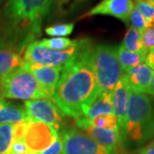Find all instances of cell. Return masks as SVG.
<instances>
[{
  "instance_id": "cell-9",
  "label": "cell",
  "mask_w": 154,
  "mask_h": 154,
  "mask_svg": "<svg viewBox=\"0 0 154 154\" xmlns=\"http://www.w3.org/2000/svg\"><path fill=\"white\" fill-rule=\"evenodd\" d=\"M59 134L52 127L42 122L29 120L24 142L32 152H41L49 147Z\"/></svg>"
},
{
  "instance_id": "cell-19",
  "label": "cell",
  "mask_w": 154,
  "mask_h": 154,
  "mask_svg": "<svg viewBox=\"0 0 154 154\" xmlns=\"http://www.w3.org/2000/svg\"><path fill=\"white\" fill-rule=\"evenodd\" d=\"M116 51H117V57L123 73H126L130 69L144 63L146 59L145 55L132 52L122 47L121 45L116 46Z\"/></svg>"
},
{
  "instance_id": "cell-13",
  "label": "cell",
  "mask_w": 154,
  "mask_h": 154,
  "mask_svg": "<svg viewBox=\"0 0 154 154\" xmlns=\"http://www.w3.org/2000/svg\"><path fill=\"white\" fill-rule=\"evenodd\" d=\"M154 71L146 63H140L124 73L132 92L152 96V79Z\"/></svg>"
},
{
  "instance_id": "cell-31",
  "label": "cell",
  "mask_w": 154,
  "mask_h": 154,
  "mask_svg": "<svg viewBox=\"0 0 154 154\" xmlns=\"http://www.w3.org/2000/svg\"><path fill=\"white\" fill-rule=\"evenodd\" d=\"M132 154H154V140L148 144L136 149Z\"/></svg>"
},
{
  "instance_id": "cell-37",
  "label": "cell",
  "mask_w": 154,
  "mask_h": 154,
  "mask_svg": "<svg viewBox=\"0 0 154 154\" xmlns=\"http://www.w3.org/2000/svg\"><path fill=\"white\" fill-rule=\"evenodd\" d=\"M152 27L154 28V19H153V21H152Z\"/></svg>"
},
{
  "instance_id": "cell-11",
  "label": "cell",
  "mask_w": 154,
  "mask_h": 154,
  "mask_svg": "<svg viewBox=\"0 0 154 154\" xmlns=\"http://www.w3.org/2000/svg\"><path fill=\"white\" fill-rule=\"evenodd\" d=\"M134 7V4L133 0H101L98 5L82 15L80 19L99 15L110 16L116 17L126 25H128L129 17Z\"/></svg>"
},
{
  "instance_id": "cell-1",
  "label": "cell",
  "mask_w": 154,
  "mask_h": 154,
  "mask_svg": "<svg viewBox=\"0 0 154 154\" xmlns=\"http://www.w3.org/2000/svg\"><path fill=\"white\" fill-rule=\"evenodd\" d=\"M52 0H7L0 13V39L3 47L21 52L40 36Z\"/></svg>"
},
{
  "instance_id": "cell-28",
  "label": "cell",
  "mask_w": 154,
  "mask_h": 154,
  "mask_svg": "<svg viewBox=\"0 0 154 154\" xmlns=\"http://www.w3.org/2000/svg\"><path fill=\"white\" fill-rule=\"evenodd\" d=\"M30 120V119H29ZM29 120L20 122L13 124V141L14 140H23L27 132Z\"/></svg>"
},
{
  "instance_id": "cell-2",
  "label": "cell",
  "mask_w": 154,
  "mask_h": 154,
  "mask_svg": "<svg viewBox=\"0 0 154 154\" xmlns=\"http://www.w3.org/2000/svg\"><path fill=\"white\" fill-rule=\"evenodd\" d=\"M89 47L63 69L52 101L64 115L75 119L84 117L99 94L95 76L88 61Z\"/></svg>"
},
{
  "instance_id": "cell-21",
  "label": "cell",
  "mask_w": 154,
  "mask_h": 154,
  "mask_svg": "<svg viewBox=\"0 0 154 154\" xmlns=\"http://www.w3.org/2000/svg\"><path fill=\"white\" fill-rule=\"evenodd\" d=\"M87 0H52L51 9L56 17L69 15Z\"/></svg>"
},
{
  "instance_id": "cell-34",
  "label": "cell",
  "mask_w": 154,
  "mask_h": 154,
  "mask_svg": "<svg viewBox=\"0 0 154 154\" xmlns=\"http://www.w3.org/2000/svg\"><path fill=\"white\" fill-rule=\"evenodd\" d=\"M152 91H153V95H154V73H153V75H152Z\"/></svg>"
},
{
  "instance_id": "cell-22",
  "label": "cell",
  "mask_w": 154,
  "mask_h": 154,
  "mask_svg": "<svg viewBox=\"0 0 154 154\" xmlns=\"http://www.w3.org/2000/svg\"><path fill=\"white\" fill-rule=\"evenodd\" d=\"M77 39L72 40L68 38H43L38 43L42 46H45L46 48H49L51 50H57V51H62V50H66L68 48H70L73 45L76 44Z\"/></svg>"
},
{
  "instance_id": "cell-7",
  "label": "cell",
  "mask_w": 154,
  "mask_h": 154,
  "mask_svg": "<svg viewBox=\"0 0 154 154\" xmlns=\"http://www.w3.org/2000/svg\"><path fill=\"white\" fill-rule=\"evenodd\" d=\"M62 154H116L97 143L82 129L65 128L60 135Z\"/></svg>"
},
{
  "instance_id": "cell-18",
  "label": "cell",
  "mask_w": 154,
  "mask_h": 154,
  "mask_svg": "<svg viewBox=\"0 0 154 154\" xmlns=\"http://www.w3.org/2000/svg\"><path fill=\"white\" fill-rule=\"evenodd\" d=\"M76 125L81 129L89 126L97 127L100 128H105L109 130H118L117 121L113 114H107V115H101L95 117L94 119H88V118H80L76 120Z\"/></svg>"
},
{
  "instance_id": "cell-6",
  "label": "cell",
  "mask_w": 154,
  "mask_h": 154,
  "mask_svg": "<svg viewBox=\"0 0 154 154\" xmlns=\"http://www.w3.org/2000/svg\"><path fill=\"white\" fill-rule=\"evenodd\" d=\"M0 99L32 100L52 99L39 86L33 74L22 65L3 81L0 88Z\"/></svg>"
},
{
  "instance_id": "cell-25",
  "label": "cell",
  "mask_w": 154,
  "mask_h": 154,
  "mask_svg": "<svg viewBox=\"0 0 154 154\" xmlns=\"http://www.w3.org/2000/svg\"><path fill=\"white\" fill-rule=\"evenodd\" d=\"M129 22L132 25L131 27L135 28L140 33H142V32L147 27H150V25L146 22L143 16L140 14V11H138L135 6L134 7V9L131 11L130 17H129Z\"/></svg>"
},
{
  "instance_id": "cell-23",
  "label": "cell",
  "mask_w": 154,
  "mask_h": 154,
  "mask_svg": "<svg viewBox=\"0 0 154 154\" xmlns=\"http://www.w3.org/2000/svg\"><path fill=\"white\" fill-rule=\"evenodd\" d=\"M13 142V124H0V154H8Z\"/></svg>"
},
{
  "instance_id": "cell-38",
  "label": "cell",
  "mask_w": 154,
  "mask_h": 154,
  "mask_svg": "<svg viewBox=\"0 0 154 154\" xmlns=\"http://www.w3.org/2000/svg\"><path fill=\"white\" fill-rule=\"evenodd\" d=\"M3 1H4V0H0V3H1V2H3Z\"/></svg>"
},
{
  "instance_id": "cell-33",
  "label": "cell",
  "mask_w": 154,
  "mask_h": 154,
  "mask_svg": "<svg viewBox=\"0 0 154 154\" xmlns=\"http://www.w3.org/2000/svg\"><path fill=\"white\" fill-rule=\"evenodd\" d=\"M135 1H139V2H141L143 4L154 7V0H135Z\"/></svg>"
},
{
  "instance_id": "cell-12",
  "label": "cell",
  "mask_w": 154,
  "mask_h": 154,
  "mask_svg": "<svg viewBox=\"0 0 154 154\" xmlns=\"http://www.w3.org/2000/svg\"><path fill=\"white\" fill-rule=\"evenodd\" d=\"M23 66L27 68L33 74L39 86L43 88L45 92L52 99V95L54 94L57 84L58 82L63 68L45 66L28 63H24Z\"/></svg>"
},
{
  "instance_id": "cell-24",
  "label": "cell",
  "mask_w": 154,
  "mask_h": 154,
  "mask_svg": "<svg viewBox=\"0 0 154 154\" xmlns=\"http://www.w3.org/2000/svg\"><path fill=\"white\" fill-rule=\"evenodd\" d=\"M75 28L74 22L69 23H57L52 26H49L45 29V33L51 37L57 38H65L70 35Z\"/></svg>"
},
{
  "instance_id": "cell-3",
  "label": "cell",
  "mask_w": 154,
  "mask_h": 154,
  "mask_svg": "<svg viewBox=\"0 0 154 154\" xmlns=\"http://www.w3.org/2000/svg\"><path fill=\"white\" fill-rule=\"evenodd\" d=\"M154 138V105L152 98L132 92L127 112L125 145L143 146Z\"/></svg>"
},
{
  "instance_id": "cell-26",
  "label": "cell",
  "mask_w": 154,
  "mask_h": 154,
  "mask_svg": "<svg viewBox=\"0 0 154 154\" xmlns=\"http://www.w3.org/2000/svg\"><path fill=\"white\" fill-rule=\"evenodd\" d=\"M134 6L137 8L138 11H140V14L143 16L146 22L150 26H152V21L154 19V7L143 4V3L139 2V1H135V0H134Z\"/></svg>"
},
{
  "instance_id": "cell-27",
  "label": "cell",
  "mask_w": 154,
  "mask_h": 154,
  "mask_svg": "<svg viewBox=\"0 0 154 154\" xmlns=\"http://www.w3.org/2000/svg\"><path fill=\"white\" fill-rule=\"evenodd\" d=\"M141 41L145 50L149 51L154 47V28L147 27L141 33Z\"/></svg>"
},
{
  "instance_id": "cell-10",
  "label": "cell",
  "mask_w": 154,
  "mask_h": 154,
  "mask_svg": "<svg viewBox=\"0 0 154 154\" xmlns=\"http://www.w3.org/2000/svg\"><path fill=\"white\" fill-rule=\"evenodd\" d=\"M132 90L129 87L126 76L123 73L122 76L116 84L112 91L113 98V112L117 121L118 130L122 143L125 146V133H126L127 112L129 98Z\"/></svg>"
},
{
  "instance_id": "cell-5",
  "label": "cell",
  "mask_w": 154,
  "mask_h": 154,
  "mask_svg": "<svg viewBox=\"0 0 154 154\" xmlns=\"http://www.w3.org/2000/svg\"><path fill=\"white\" fill-rule=\"evenodd\" d=\"M89 47H91V41L88 38L77 39L75 45L62 51L46 48L35 40L28 45L24 51V63L64 68Z\"/></svg>"
},
{
  "instance_id": "cell-8",
  "label": "cell",
  "mask_w": 154,
  "mask_h": 154,
  "mask_svg": "<svg viewBox=\"0 0 154 154\" xmlns=\"http://www.w3.org/2000/svg\"><path fill=\"white\" fill-rule=\"evenodd\" d=\"M24 108L30 120L42 122L59 131L63 123L62 112L51 99H39L28 100Z\"/></svg>"
},
{
  "instance_id": "cell-20",
  "label": "cell",
  "mask_w": 154,
  "mask_h": 154,
  "mask_svg": "<svg viewBox=\"0 0 154 154\" xmlns=\"http://www.w3.org/2000/svg\"><path fill=\"white\" fill-rule=\"evenodd\" d=\"M121 45L132 52L140 53L145 56H146L148 53V51L143 47L141 41V33L133 27L128 28Z\"/></svg>"
},
{
  "instance_id": "cell-15",
  "label": "cell",
  "mask_w": 154,
  "mask_h": 154,
  "mask_svg": "<svg viewBox=\"0 0 154 154\" xmlns=\"http://www.w3.org/2000/svg\"><path fill=\"white\" fill-rule=\"evenodd\" d=\"M23 63L24 58L21 52L8 47L0 48V88L6 77L22 67Z\"/></svg>"
},
{
  "instance_id": "cell-14",
  "label": "cell",
  "mask_w": 154,
  "mask_h": 154,
  "mask_svg": "<svg viewBox=\"0 0 154 154\" xmlns=\"http://www.w3.org/2000/svg\"><path fill=\"white\" fill-rule=\"evenodd\" d=\"M82 130L97 143L107 148L110 152L116 154H119L120 152L122 154L124 152L123 150L125 146L122 143L119 131L109 130L93 126L84 128Z\"/></svg>"
},
{
  "instance_id": "cell-29",
  "label": "cell",
  "mask_w": 154,
  "mask_h": 154,
  "mask_svg": "<svg viewBox=\"0 0 154 154\" xmlns=\"http://www.w3.org/2000/svg\"><path fill=\"white\" fill-rule=\"evenodd\" d=\"M32 152L24 140H14L11 146L8 154H30Z\"/></svg>"
},
{
  "instance_id": "cell-16",
  "label": "cell",
  "mask_w": 154,
  "mask_h": 154,
  "mask_svg": "<svg viewBox=\"0 0 154 154\" xmlns=\"http://www.w3.org/2000/svg\"><path fill=\"white\" fill-rule=\"evenodd\" d=\"M27 120L29 117L24 107L0 99V124H15Z\"/></svg>"
},
{
  "instance_id": "cell-17",
  "label": "cell",
  "mask_w": 154,
  "mask_h": 154,
  "mask_svg": "<svg viewBox=\"0 0 154 154\" xmlns=\"http://www.w3.org/2000/svg\"><path fill=\"white\" fill-rule=\"evenodd\" d=\"M112 91L101 92L89 106L84 117L88 119H94L101 115H107V114L114 115Z\"/></svg>"
},
{
  "instance_id": "cell-30",
  "label": "cell",
  "mask_w": 154,
  "mask_h": 154,
  "mask_svg": "<svg viewBox=\"0 0 154 154\" xmlns=\"http://www.w3.org/2000/svg\"><path fill=\"white\" fill-rule=\"evenodd\" d=\"M62 152H63V141L59 134V136L53 141V143L49 147L41 152L40 154H62Z\"/></svg>"
},
{
  "instance_id": "cell-36",
  "label": "cell",
  "mask_w": 154,
  "mask_h": 154,
  "mask_svg": "<svg viewBox=\"0 0 154 154\" xmlns=\"http://www.w3.org/2000/svg\"><path fill=\"white\" fill-rule=\"evenodd\" d=\"M30 154H40L39 152H31Z\"/></svg>"
},
{
  "instance_id": "cell-32",
  "label": "cell",
  "mask_w": 154,
  "mask_h": 154,
  "mask_svg": "<svg viewBox=\"0 0 154 154\" xmlns=\"http://www.w3.org/2000/svg\"><path fill=\"white\" fill-rule=\"evenodd\" d=\"M146 64L148 67H150L152 70L154 69V55L151 54V53H147V55L146 56Z\"/></svg>"
},
{
  "instance_id": "cell-35",
  "label": "cell",
  "mask_w": 154,
  "mask_h": 154,
  "mask_svg": "<svg viewBox=\"0 0 154 154\" xmlns=\"http://www.w3.org/2000/svg\"><path fill=\"white\" fill-rule=\"evenodd\" d=\"M148 52H149V53H151V54H152V55H154V47L150 50Z\"/></svg>"
},
{
  "instance_id": "cell-4",
  "label": "cell",
  "mask_w": 154,
  "mask_h": 154,
  "mask_svg": "<svg viewBox=\"0 0 154 154\" xmlns=\"http://www.w3.org/2000/svg\"><path fill=\"white\" fill-rule=\"evenodd\" d=\"M88 61L99 94L104 91H112L123 75L117 57L116 46L99 45L92 47L88 54Z\"/></svg>"
}]
</instances>
